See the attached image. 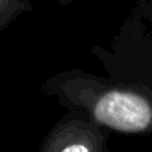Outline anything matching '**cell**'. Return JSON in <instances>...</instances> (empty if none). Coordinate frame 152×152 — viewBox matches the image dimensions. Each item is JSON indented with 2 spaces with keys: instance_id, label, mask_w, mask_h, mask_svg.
I'll return each instance as SVG.
<instances>
[{
  "instance_id": "1",
  "label": "cell",
  "mask_w": 152,
  "mask_h": 152,
  "mask_svg": "<svg viewBox=\"0 0 152 152\" xmlns=\"http://www.w3.org/2000/svg\"><path fill=\"white\" fill-rule=\"evenodd\" d=\"M92 115L98 123L124 133L145 132L152 126V105L131 92L104 93L93 104Z\"/></svg>"
},
{
  "instance_id": "2",
  "label": "cell",
  "mask_w": 152,
  "mask_h": 152,
  "mask_svg": "<svg viewBox=\"0 0 152 152\" xmlns=\"http://www.w3.org/2000/svg\"><path fill=\"white\" fill-rule=\"evenodd\" d=\"M39 152H106V143L90 126L65 125L47 137Z\"/></svg>"
},
{
  "instance_id": "3",
  "label": "cell",
  "mask_w": 152,
  "mask_h": 152,
  "mask_svg": "<svg viewBox=\"0 0 152 152\" xmlns=\"http://www.w3.org/2000/svg\"><path fill=\"white\" fill-rule=\"evenodd\" d=\"M24 0H0V31L20 11Z\"/></svg>"
}]
</instances>
